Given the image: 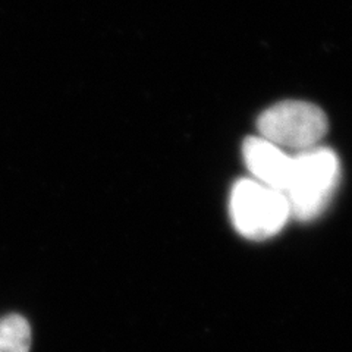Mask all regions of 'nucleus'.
Returning <instances> with one entry per match:
<instances>
[{
	"mask_svg": "<svg viewBox=\"0 0 352 352\" xmlns=\"http://www.w3.org/2000/svg\"><path fill=\"white\" fill-rule=\"evenodd\" d=\"M247 169L256 181L285 195L294 173V156L263 137H250L242 146Z\"/></svg>",
	"mask_w": 352,
	"mask_h": 352,
	"instance_id": "4",
	"label": "nucleus"
},
{
	"mask_svg": "<svg viewBox=\"0 0 352 352\" xmlns=\"http://www.w3.org/2000/svg\"><path fill=\"white\" fill-rule=\"evenodd\" d=\"M229 213L238 232L254 241L276 235L291 217L286 197L256 179H239L234 185Z\"/></svg>",
	"mask_w": 352,
	"mask_h": 352,
	"instance_id": "2",
	"label": "nucleus"
},
{
	"mask_svg": "<svg viewBox=\"0 0 352 352\" xmlns=\"http://www.w3.org/2000/svg\"><path fill=\"white\" fill-rule=\"evenodd\" d=\"M260 137L296 153L317 147L327 132V118L311 103L288 100L269 107L257 120Z\"/></svg>",
	"mask_w": 352,
	"mask_h": 352,
	"instance_id": "3",
	"label": "nucleus"
},
{
	"mask_svg": "<svg viewBox=\"0 0 352 352\" xmlns=\"http://www.w3.org/2000/svg\"><path fill=\"white\" fill-rule=\"evenodd\" d=\"M31 326L21 314L0 318V352H30Z\"/></svg>",
	"mask_w": 352,
	"mask_h": 352,
	"instance_id": "5",
	"label": "nucleus"
},
{
	"mask_svg": "<svg viewBox=\"0 0 352 352\" xmlns=\"http://www.w3.org/2000/svg\"><path fill=\"white\" fill-rule=\"evenodd\" d=\"M294 173L288 191L291 217L300 222L320 216L332 200L340 178L336 154L327 147H313L294 156Z\"/></svg>",
	"mask_w": 352,
	"mask_h": 352,
	"instance_id": "1",
	"label": "nucleus"
}]
</instances>
